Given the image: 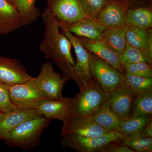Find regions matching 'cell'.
Returning a JSON list of instances; mask_svg holds the SVG:
<instances>
[{
  "label": "cell",
  "instance_id": "1",
  "mask_svg": "<svg viewBox=\"0 0 152 152\" xmlns=\"http://www.w3.org/2000/svg\"><path fill=\"white\" fill-rule=\"evenodd\" d=\"M45 24L43 40L39 47L41 51L48 59L52 60L61 69L64 77L75 80L74 67L75 62L71 53L72 45L58 22L47 9L42 15Z\"/></svg>",
  "mask_w": 152,
  "mask_h": 152
},
{
  "label": "cell",
  "instance_id": "2",
  "mask_svg": "<svg viewBox=\"0 0 152 152\" xmlns=\"http://www.w3.org/2000/svg\"><path fill=\"white\" fill-rule=\"evenodd\" d=\"M50 120L42 115L25 121L8 133L3 139L10 146L29 151L39 146L44 131Z\"/></svg>",
  "mask_w": 152,
  "mask_h": 152
},
{
  "label": "cell",
  "instance_id": "3",
  "mask_svg": "<svg viewBox=\"0 0 152 152\" xmlns=\"http://www.w3.org/2000/svg\"><path fill=\"white\" fill-rule=\"evenodd\" d=\"M109 94L96 79H93L71 99V114L91 117L108 99Z\"/></svg>",
  "mask_w": 152,
  "mask_h": 152
},
{
  "label": "cell",
  "instance_id": "4",
  "mask_svg": "<svg viewBox=\"0 0 152 152\" xmlns=\"http://www.w3.org/2000/svg\"><path fill=\"white\" fill-rule=\"evenodd\" d=\"M11 100L18 108L37 109L41 102L46 99L39 88L36 77L27 81L8 86Z\"/></svg>",
  "mask_w": 152,
  "mask_h": 152
},
{
  "label": "cell",
  "instance_id": "5",
  "mask_svg": "<svg viewBox=\"0 0 152 152\" xmlns=\"http://www.w3.org/2000/svg\"><path fill=\"white\" fill-rule=\"evenodd\" d=\"M89 53L91 75L106 92L110 94L123 84L124 78V74L107 62L91 52Z\"/></svg>",
  "mask_w": 152,
  "mask_h": 152
},
{
  "label": "cell",
  "instance_id": "6",
  "mask_svg": "<svg viewBox=\"0 0 152 152\" xmlns=\"http://www.w3.org/2000/svg\"><path fill=\"white\" fill-rule=\"evenodd\" d=\"M121 136L119 132L96 137L64 135H61L60 142L63 147H68L79 152H94L107 144L121 140Z\"/></svg>",
  "mask_w": 152,
  "mask_h": 152
},
{
  "label": "cell",
  "instance_id": "7",
  "mask_svg": "<svg viewBox=\"0 0 152 152\" xmlns=\"http://www.w3.org/2000/svg\"><path fill=\"white\" fill-rule=\"evenodd\" d=\"M36 78L41 92L46 99L63 98V88L69 79L56 72L51 62L44 63Z\"/></svg>",
  "mask_w": 152,
  "mask_h": 152
},
{
  "label": "cell",
  "instance_id": "8",
  "mask_svg": "<svg viewBox=\"0 0 152 152\" xmlns=\"http://www.w3.org/2000/svg\"><path fill=\"white\" fill-rule=\"evenodd\" d=\"M63 123L61 135L73 134L84 137H96L111 133L98 124L91 117L83 116L77 114H70Z\"/></svg>",
  "mask_w": 152,
  "mask_h": 152
},
{
  "label": "cell",
  "instance_id": "9",
  "mask_svg": "<svg viewBox=\"0 0 152 152\" xmlns=\"http://www.w3.org/2000/svg\"><path fill=\"white\" fill-rule=\"evenodd\" d=\"M47 9L58 24L73 23L87 18L79 0H49Z\"/></svg>",
  "mask_w": 152,
  "mask_h": 152
},
{
  "label": "cell",
  "instance_id": "10",
  "mask_svg": "<svg viewBox=\"0 0 152 152\" xmlns=\"http://www.w3.org/2000/svg\"><path fill=\"white\" fill-rule=\"evenodd\" d=\"M63 32L70 41L75 50L77 57L74 67L75 82L80 89L81 88L94 79L90 71L89 52L82 45L76 36L68 31Z\"/></svg>",
  "mask_w": 152,
  "mask_h": 152
},
{
  "label": "cell",
  "instance_id": "11",
  "mask_svg": "<svg viewBox=\"0 0 152 152\" xmlns=\"http://www.w3.org/2000/svg\"><path fill=\"white\" fill-rule=\"evenodd\" d=\"M128 7L115 0H107L105 5L95 18L101 26L106 28L126 25Z\"/></svg>",
  "mask_w": 152,
  "mask_h": 152
},
{
  "label": "cell",
  "instance_id": "12",
  "mask_svg": "<svg viewBox=\"0 0 152 152\" xmlns=\"http://www.w3.org/2000/svg\"><path fill=\"white\" fill-rule=\"evenodd\" d=\"M31 77L18 60L0 56V81L11 86L25 83Z\"/></svg>",
  "mask_w": 152,
  "mask_h": 152
},
{
  "label": "cell",
  "instance_id": "13",
  "mask_svg": "<svg viewBox=\"0 0 152 152\" xmlns=\"http://www.w3.org/2000/svg\"><path fill=\"white\" fill-rule=\"evenodd\" d=\"M85 48L96 56L110 64L125 75L126 72L118 55L102 40H93L76 36Z\"/></svg>",
  "mask_w": 152,
  "mask_h": 152
},
{
  "label": "cell",
  "instance_id": "14",
  "mask_svg": "<svg viewBox=\"0 0 152 152\" xmlns=\"http://www.w3.org/2000/svg\"><path fill=\"white\" fill-rule=\"evenodd\" d=\"M70 106L71 98L45 99L41 102L37 110L40 115L48 119L58 120L64 122L71 114Z\"/></svg>",
  "mask_w": 152,
  "mask_h": 152
},
{
  "label": "cell",
  "instance_id": "15",
  "mask_svg": "<svg viewBox=\"0 0 152 152\" xmlns=\"http://www.w3.org/2000/svg\"><path fill=\"white\" fill-rule=\"evenodd\" d=\"M63 31H68L76 36L93 40H102L105 28L101 26L94 19L86 18L73 23L58 24Z\"/></svg>",
  "mask_w": 152,
  "mask_h": 152
},
{
  "label": "cell",
  "instance_id": "16",
  "mask_svg": "<svg viewBox=\"0 0 152 152\" xmlns=\"http://www.w3.org/2000/svg\"><path fill=\"white\" fill-rule=\"evenodd\" d=\"M134 95L124 84L110 93L109 105L112 110L120 117L132 115V107Z\"/></svg>",
  "mask_w": 152,
  "mask_h": 152
},
{
  "label": "cell",
  "instance_id": "17",
  "mask_svg": "<svg viewBox=\"0 0 152 152\" xmlns=\"http://www.w3.org/2000/svg\"><path fill=\"white\" fill-rule=\"evenodd\" d=\"M37 109L16 108L4 113L0 121V139L12 129L25 121L40 115Z\"/></svg>",
  "mask_w": 152,
  "mask_h": 152
},
{
  "label": "cell",
  "instance_id": "18",
  "mask_svg": "<svg viewBox=\"0 0 152 152\" xmlns=\"http://www.w3.org/2000/svg\"><path fill=\"white\" fill-rule=\"evenodd\" d=\"M23 26L16 9L7 0H0V35H7Z\"/></svg>",
  "mask_w": 152,
  "mask_h": 152
},
{
  "label": "cell",
  "instance_id": "19",
  "mask_svg": "<svg viewBox=\"0 0 152 152\" xmlns=\"http://www.w3.org/2000/svg\"><path fill=\"white\" fill-rule=\"evenodd\" d=\"M126 38L129 45L152 53V28L127 26Z\"/></svg>",
  "mask_w": 152,
  "mask_h": 152
},
{
  "label": "cell",
  "instance_id": "20",
  "mask_svg": "<svg viewBox=\"0 0 152 152\" xmlns=\"http://www.w3.org/2000/svg\"><path fill=\"white\" fill-rule=\"evenodd\" d=\"M91 117L98 124L110 132H118L121 117L111 108L108 99Z\"/></svg>",
  "mask_w": 152,
  "mask_h": 152
},
{
  "label": "cell",
  "instance_id": "21",
  "mask_svg": "<svg viewBox=\"0 0 152 152\" xmlns=\"http://www.w3.org/2000/svg\"><path fill=\"white\" fill-rule=\"evenodd\" d=\"M127 26L106 28L103 31L102 40L117 55L124 51L127 45L126 38Z\"/></svg>",
  "mask_w": 152,
  "mask_h": 152
},
{
  "label": "cell",
  "instance_id": "22",
  "mask_svg": "<svg viewBox=\"0 0 152 152\" xmlns=\"http://www.w3.org/2000/svg\"><path fill=\"white\" fill-rule=\"evenodd\" d=\"M127 26H132L144 29L152 28V8L140 7L128 9Z\"/></svg>",
  "mask_w": 152,
  "mask_h": 152
},
{
  "label": "cell",
  "instance_id": "23",
  "mask_svg": "<svg viewBox=\"0 0 152 152\" xmlns=\"http://www.w3.org/2000/svg\"><path fill=\"white\" fill-rule=\"evenodd\" d=\"M152 116L142 117L131 115L121 117L118 132L123 136H127L142 132Z\"/></svg>",
  "mask_w": 152,
  "mask_h": 152
},
{
  "label": "cell",
  "instance_id": "24",
  "mask_svg": "<svg viewBox=\"0 0 152 152\" xmlns=\"http://www.w3.org/2000/svg\"><path fill=\"white\" fill-rule=\"evenodd\" d=\"M123 66L126 64L143 62L152 65V53L134 48L127 44L124 51L118 55Z\"/></svg>",
  "mask_w": 152,
  "mask_h": 152
},
{
  "label": "cell",
  "instance_id": "25",
  "mask_svg": "<svg viewBox=\"0 0 152 152\" xmlns=\"http://www.w3.org/2000/svg\"><path fill=\"white\" fill-rule=\"evenodd\" d=\"M123 84L134 95L152 92V77L126 73Z\"/></svg>",
  "mask_w": 152,
  "mask_h": 152
},
{
  "label": "cell",
  "instance_id": "26",
  "mask_svg": "<svg viewBox=\"0 0 152 152\" xmlns=\"http://www.w3.org/2000/svg\"><path fill=\"white\" fill-rule=\"evenodd\" d=\"M121 144L127 146L136 152H152V138L145 137L141 132L123 136L120 140Z\"/></svg>",
  "mask_w": 152,
  "mask_h": 152
},
{
  "label": "cell",
  "instance_id": "27",
  "mask_svg": "<svg viewBox=\"0 0 152 152\" xmlns=\"http://www.w3.org/2000/svg\"><path fill=\"white\" fill-rule=\"evenodd\" d=\"M35 0H16L15 7L21 19L23 26L35 21L40 16L39 9L35 6Z\"/></svg>",
  "mask_w": 152,
  "mask_h": 152
},
{
  "label": "cell",
  "instance_id": "28",
  "mask_svg": "<svg viewBox=\"0 0 152 152\" xmlns=\"http://www.w3.org/2000/svg\"><path fill=\"white\" fill-rule=\"evenodd\" d=\"M131 114L132 115L138 116H152V92L134 95Z\"/></svg>",
  "mask_w": 152,
  "mask_h": 152
},
{
  "label": "cell",
  "instance_id": "29",
  "mask_svg": "<svg viewBox=\"0 0 152 152\" xmlns=\"http://www.w3.org/2000/svg\"><path fill=\"white\" fill-rule=\"evenodd\" d=\"M87 18L94 19L105 5L107 0H79Z\"/></svg>",
  "mask_w": 152,
  "mask_h": 152
},
{
  "label": "cell",
  "instance_id": "30",
  "mask_svg": "<svg viewBox=\"0 0 152 152\" xmlns=\"http://www.w3.org/2000/svg\"><path fill=\"white\" fill-rule=\"evenodd\" d=\"M152 65L148 63L141 62L124 65L126 73L152 77Z\"/></svg>",
  "mask_w": 152,
  "mask_h": 152
},
{
  "label": "cell",
  "instance_id": "31",
  "mask_svg": "<svg viewBox=\"0 0 152 152\" xmlns=\"http://www.w3.org/2000/svg\"><path fill=\"white\" fill-rule=\"evenodd\" d=\"M16 108L10 98L8 85L0 81V111L4 113Z\"/></svg>",
  "mask_w": 152,
  "mask_h": 152
},
{
  "label": "cell",
  "instance_id": "32",
  "mask_svg": "<svg viewBox=\"0 0 152 152\" xmlns=\"http://www.w3.org/2000/svg\"><path fill=\"white\" fill-rule=\"evenodd\" d=\"M97 152H136L127 146L122 145L119 140L107 144L98 150Z\"/></svg>",
  "mask_w": 152,
  "mask_h": 152
},
{
  "label": "cell",
  "instance_id": "33",
  "mask_svg": "<svg viewBox=\"0 0 152 152\" xmlns=\"http://www.w3.org/2000/svg\"><path fill=\"white\" fill-rule=\"evenodd\" d=\"M124 4L128 9L136 8L140 7L152 8V0H115Z\"/></svg>",
  "mask_w": 152,
  "mask_h": 152
},
{
  "label": "cell",
  "instance_id": "34",
  "mask_svg": "<svg viewBox=\"0 0 152 152\" xmlns=\"http://www.w3.org/2000/svg\"><path fill=\"white\" fill-rule=\"evenodd\" d=\"M141 135L145 137L152 138V118L150 119L146 126L142 131Z\"/></svg>",
  "mask_w": 152,
  "mask_h": 152
},
{
  "label": "cell",
  "instance_id": "35",
  "mask_svg": "<svg viewBox=\"0 0 152 152\" xmlns=\"http://www.w3.org/2000/svg\"><path fill=\"white\" fill-rule=\"evenodd\" d=\"M9 3L11 4L12 5L15 7V3L16 0H7Z\"/></svg>",
  "mask_w": 152,
  "mask_h": 152
},
{
  "label": "cell",
  "instance_id": "36",
  "mask_svg": "<svg viewBox=\"0 0 152 152\" xmlns=\"http://www.w3.org/2000/svg\"><path fill=\"white\" fill-rule=\"evenodd\" d=\"M4 113H2L0 111V121L2 119L3 116L4 115Z\"/></svg>",
  "mask_w": 152,
  "mask_h": 152
}]
</instances>
